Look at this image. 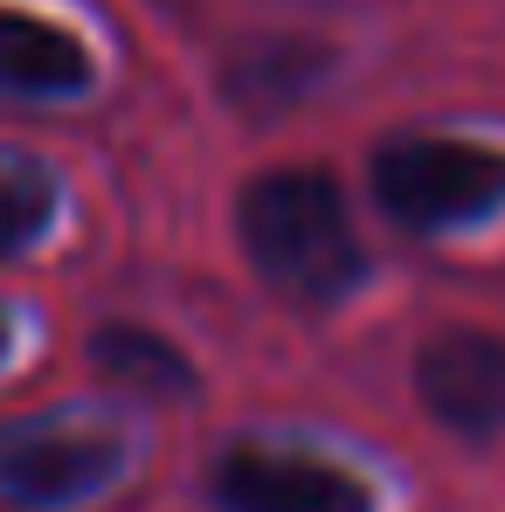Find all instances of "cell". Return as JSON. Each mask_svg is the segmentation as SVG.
<instances>
[{
    "mask_svg": "<svg viewBox=\"0 0 505 512\" xmlns=\"http://www.w3.org/2000/svg\"><path fill=\"white\" fill-rule=\"evenodd\" d=\"M416 402L464 443L505 436V340L478 326H443L416 353Z\"/></svg>",
    "mask_w": 505,
    "mask_h": 512,
    "instance_id": "277c9868",
    "label": "cell"
},
{
    "mask_svg": "<svg viewBox=\"0 0 505 512\" xmlns=\"http://www.w3.org/2000/svg\"><path fill=\"white\" fill-rule=\"evenodd\" d=\"M90 360L111 381H132V388H160V395H187L194 388V367L173 353V340L146 333V326H97L90 333Z\"/></svg>",
    "mask_w": 505,
    "mask_h": 512,
    "instance_id": "52a82bcc",
    "label": "cell"
},
{
    "mask_svg": "<svg viewBox=\"0 0 505 512\" xmlns=\"http://www.w3.org/2000/svg\"><path fill=\"white\" fill-rule=\"evenodd\" d=\"M374 201L416 236H457L505 215V146L457 132H402L374 153Z\"/></svg>",
    "mask_w": 505,
    "mask_h": 512,
    "instance_id": "7a4b0ae2",
    "label": "cell"
},
{
    "mask_svg": "<svg viewBox=\"0 0 505 512\" xmlns=\"http://www.w3.org/2000/svg\"><path fill=\"white\" fill-rule=\"evenodd\" d=\"M319 70H326V56L312 42H263L250 63L236 70V90L243 97H263V104H284V97H298L305 84H319Z\"/></svg>",
    "mask_w": 505,
    "mask_h": 512,
    "instance_id": "9c48e42d",
    "label": "cell"
},
{
    "mask_svg": "<svg viewBox=\"0 0 505 512\" xmlns=\"http://www.w3.org/2000/svg\"><path fill=\"white\" fill-rule=\"evenodd\" d=\"M0 353H7V319H0Z\"/></svg>",
    "mask_w": 505,
    "mask_h": 512,
    "instance_id": "30bf717a",
    "label": "cell"
},
{
    "mask_svg": "<svg viewBox=\"0 0 505 512\" xmlns=\"http://www.w3.org/2000/svg\"><path fill=\"white\" fill-rule=\"evenodd\" d=\"M125 450L90 423H7L0 429V499L28 512H70L111 492Z\"/></svg>",
    "mask_w": 505,
    "mask_h": 512,
    "instance_id": "3957f363",
    "label": "cell"
},
{
    "mask_svg": "<svg viewBox=\"0 0 505 512\" xmlns=\"http://www.w3.org/2000/svg\"><path fill=\"white\" fill-rule=\"evenodd\" d=\"M215 506L222 512H374V492L305 450L236 443L215 464Z\"/></svg>",
    "mask_w": 505,
    "mask_h": 512,
    "instance_id": "5b68a950",
    "label": "cell"
},
{
    "mask_svg": "<svg viewBox=\"0 0 505 512\" xmlns=\"http://www.w3.org/2000/svg\"><path fill=\"white\" fill-rule=\"evenodd\" d=\"M90 90V49L21 7H0V97H77Z\"/></svg>",
    "mask_w": 505,
    "mask_h": 512,
    "instance_id": "8992f818",
    "label": "cell"
},
{
    "mask_svg": "<svg viewBox=\"0 0 505 512\" xmlns=\"http://www.w3.org/2000/svg\"><path fill=\"white\" fill-rule=\"evenodd\" d=\"M236 229H243L250 263L284 291V298L333 305V298H346V291L367 277V250H360V236H353L346 194H339V180L326 167L256 173L250 187H243Z\"/></svg>",
    "mask_w": 505,
    "mask_h": 512,
    "instance_id": "6da1fadb",
    "label": "cell"
},
{
    "mask_svg": "<svg viewBox=\"0 0 505 512\" xmlns=\"http://www.w3.org/2000/svg\"><path fill=\"white\" fill-rule=\"evenodd\" d=\"M56 222V173L28 153H0V256L35 250Z\"/></svg>",
    "mask_w": 505,
    "mask_h": 512,
    "instance_id": "ba28073f",
    "label": "cell"
}]
</instances>
